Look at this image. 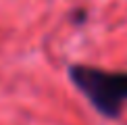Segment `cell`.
<instances>
[{
	"instance_id": "1",
	"label": "cell",
	"mask_w": 127,
	"mask_h": 125,
	"mask_svg": "<svg viewBox=\"0 0 127 125\" xmlns=\"http://www.w3.org/2000/svg\"><path fill=\"white\" fill-rule=\"evenodd\" d=\"M69 79L106 119H119L127 106V71H106L92 65H71Z\"/></svg>"
},
{
	"instance_id": "2",
	"label": "cell",
	"mask_w": 127,
	"mask_h": 125,
	"mask_svg": "<svg viewBox=\"0 0 127 125\" xmlns=\"http://www.w3.org/2000/svg\"><path fill=\"white\" fill-rule=\"evenodd\" d=\"M86 17H88V10H83V8H77L75 13L71 15V19L75 21V23H83V21H86Z\"/></svg>"
}]
</instances>
